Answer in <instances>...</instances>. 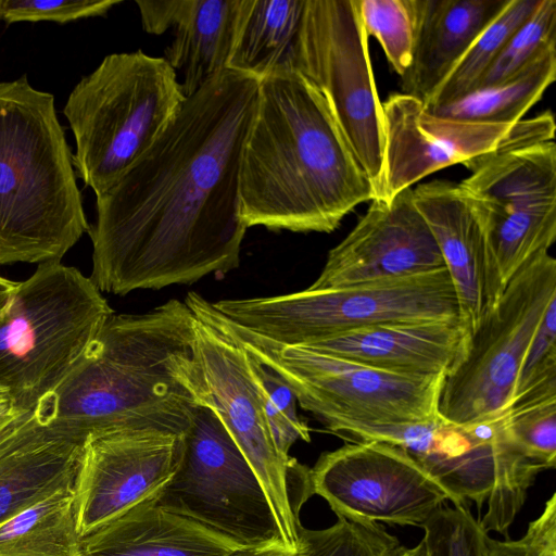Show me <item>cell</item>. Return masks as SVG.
I'll list each match as a JSON object with an SVG mask.
<instances>
[{
    "label": "cell",
    "instance_id": "obj_41",
    "mask_svg": "<svg viewBox=\"0 0 556 556\" xmlns=\"http://www.w3.org/2000/svg\"><path fill=\"white\" fill-rule=\"evenodd\" d=\"M0 20H1V14H0Z\"/></svg>",
    "mask_w": 556,
    "mask_h": 556
},
{
    "label": "cell",
    "instance_id": "obj_17",
    "mask_svg": "<svg viewBox=\"0 0 556 556\" xmlns=\"http://www.w3.org/2000/svg\"><path fill=\"white\" fill-rule=\"evenodd\" d=\"M382 106V172L377 198L390 200L425 177L491 152L517 124H490L437 115L422 100L391 93Z\"/></svg>",
    "mask_w": 556,
    "mask_h": 556
},
{
    "label": "cell",
    "instance_id": "obj_6",
    "mask_svg": "<svg viewBox=\"0 0 556 556\" xmlns=\"http://www.w3.org/2000/svg\"><path fill=\"white\" fill-rule=\"evenodd\" d=\"M185 302L274 370L291 388L300 406L336 435L352 426L413 424L439 415L443 375H399L282 345L231 323L199 293L189 292Z\"/></svg>",
    "mask_w": 556,
    "mask_h": 556
},
{
    "label": "cell",
    "instance_id": "obj_13",
    "mask_svg": "<svg viewBox=\"0 0 556 556\" xmlns=\"http://www.w3.org/2000/svg\"><path fill=\"white\" fill-rule=\"evenodd\" d=\"M184 444L157 504L247 546L281 541L262 483L211 407L195 408Z\"/></svg>",
    "mask_w": 556,
    "mask_h": 556
},
{
    "label": "cell",
    "instance_id": "obj_8",
    "mask_svg": "<svg viewBox=\"0 0 556 556\" xmlns=\"http://www.w3.org/2000/svg\"><path fill=\"white\" fill-rule=\"evenodd\" d=\"M551 111L519 121L494 151L463 165L458 185L485 232L504 291L531 260L556 239V144Z\"/></svg>",
    "mask_w": 556,
    "mask_h": 556
},
{
    "label": "cell",
    "instance_id": "obj_40",
    "mask_svg": "<svg viewBox=\"0 0 556 556\" xmlns=\"http://www.w3.org/2000/svg\"><path fill=\"white\" fill-rule=\"evenodd\" d=\"M13 407L15 406L11 403L9 393L4 389L0 388V416Z\"/></svg>",
    "mask_w": 556,
    "mask_h": 556
},
{
    "label": "cell",
    "instance_id": "obj_20",
    "mask_svg": "<svg viewBox=\"0 0 556 556\" xmlns=\"http://www.w3.org/2000/svg\"><path fill=\"white\" fill-rule=\"evenodd\" d=\"M85 442L42 425L34 414L0 445V523L74 485Z\"/></svg>",
    "mask_w": 556,
    "mask_h": 556
},
{
    "label": "cell",
    "instance_id": "obj_23",
    "mask_svg": "<svg viewBox=\"0 0 556 556\" xmlns=\"http://www.w3.org/2000/svg\"><path fill=\"white\" fill-rule=\"evenodd\" d=\"M305 0H239L226 68L258 80L296 70Z\"/></svg>",
    "mask_w": 556,
    "mask_h": 556
},
{
    "label": "cell",
    "instance_id": "obj_27",
    "mask_svg": "<svg viewBox=\"0 0 556 556\" xmlns=\"http://www.w3.org/2000/svg\"><path fill=\"white\" fill-rule=\"evenodd\" d=\"M540 0H508L480 33L425 103L438 108L475 90L514 31L532 14Z\"/></svg>",
    "mask_w": 556,
    "mask_h": 556
},
{
    "label": "cell",
    "instance_id": "obj_38",
    "mask_svg": "<svg viewBox=\"0 0 556 556\" xmlns=\"http://www.w3.org/2000/svg\"><path fill=\"white\" fill-rule=\"evenodd\" d=\"M16 281L0 276V314L5 308L16 287Z\"/></svg>",
    "mask_w": 556,
    "mask_h": 556
},
{
    "label": "cell",
    "instance_id": "obj_39",
    "mask_svg": "<svg viewBox=\"0 0 556 556\" xmlns=\"http://www.w3.org/2000/svg\"><path fill=\"white\" fill-rule=\"evenodd\" d=\"M392 556H427L426 545L421 540L414 547L401 546Z\"/></svg>",
    "mask_w": 556,
    "mask_h": 556
},
{
    "label": "cell",
    "instance_id": "obj_35",
    "mask_svg": "<svg viewBox=\"0 0 556 556\" xmlns=\"http://www.w3.org/2000/svg\"><path fill=\"white\" fill-rule=\"evenodd\" d=\"M186 0L148 1L136 0L143 29L153 35H162L176 24Z\"/></svg>",
    "mask_w": 556,
    "mask_h": 556
},
{
    "label": "cell",
    "instance_id": "obj_21",
    "mask_svg": "<svg viewBox=\"0 0 556 556\" xmlns=\"http://www.w3.org/2000/svg\"><path fill=\"white\" fill-rule=\"evenodd\" d=\"M85 556H229L252 547L156 502L81 539Z\"/></svg>",
    "mask_w": 556,
    "mask_h": 556
},
{
    "label": "cell",
    "instance_id": "obj_34",
    "mask_svg": "<svg viewBox=\"0 0 556 556\" xmlns=\"http://www.w3.org/2000/svg\"><path fill=\"white\" fill-rule=\"evenodd\" d=\"M483 556H556V493L518 540H494L488 535Z\"/></svg>",
    "mask_w": 556,
    "mask_h": 556
},
{
    "label": "cell",
    "instance_id": "obj_32",
    "mask_svg": "<svg viewBox=\"0 0 556 556\" xmlns=\"http://www.w3.org/2000/svg\"><path fill=\"white\" fill-rule=\"evenodd\" d=\"M552 396H556V299L532 339L509 407Z\"/></svg>",
    "mask_w": 556,
    "mask_h": 556
},
{
    "label": "cell",
    "instance_id": "obj_24",
    "mask_svg": "<svg viewBox=\"0 0 556 556\" xmlns=\"http://www.w3.org/2000/svg\"><path fill=\"white\" fill-rule=\"evenodd\" d=\"M239 0H186L164 59L177 73L186 98L226 70Z\"/></svg>",
    "mask_w": 556,
    "mask_h": 556
},
{
    "label": "cell",
    "instance_id": "obj_11",
    "mask_svg": "<svg viewBox=\"0 0 556 556\" xmlns=\"http://www.w3.org/2000/svg\"><path fill=\"white\" fill-rule=\"evenodd\" d=\"M193 312V311H192ZM197 317V352L205 402L219 417L257 476L269 501L282 543L300 548L299 511L313 495L309 468L277 447L261 387L243 346L218 325Z\"/></svg>",
    "mask_w": 556,
    "mask_h": 556
},
{
    "label": "cell",
    "instance_id": "obj_22",
    "mask_svg": "<svg viewBox=\"0 0 556 556\" xmlns=\"http://www.w3.org/2000/svg\"><path fill=\"white\" fill-rule=\"evenodd\" d=\"M508 0H419V23L402 93L426 103L480 33Z\"/></svg>",
    "mask_w": 556,
    "mask_h": 556
},
{
    "label": "cell",
    "instance_id": "obj_7",
    "mask_svg": "<svg viewBox=\"0 0 556 556\" xmlns=\"http://www.w3.org/2000/svg\"><path fill=\"white\" fill-rule=\"evenodd\" d=\"M114 312L90 277L61 261L38 264L0 314V388L31 410L73 369Z\"/></svg>",
    "mask_w": 556,
    "mask_h": 556
},
{
    "label": "cell",
    "instance_id": "obj_28",
    "mask_svg": "<svg viewBox=\"0 0 556 556\" xmlns=\"http://www.w3.org/2000/svg\"><path fill=\"white\" fill-rule=\"evenodd\" d=\"M367 36L382 47L401 77L410 66L418 31L419 0H357Z\"/></svg>",
    "mask_w": 556,
    "mask_h": 556
},
{
    "label": "cell",
    "instance_id": "obj_15",
    "mask_svg": "<svg viewBox=\"0 0 556 556\" xmlns=\"http://www.w3.org/2000/svg\"><path fill=\"white\" fill-rule=\"evenodd\" d=\"M184 435L130 429L88 438L73 485L80 539L156 502L180 466Z\"/></svg>",
    "mask_w": 556,
    "mask_h": 556
},
{
    "label": "cell",
    "instance_id": "obj_29",
    "mask_svg": "<svg viewBox=\"0 0 556 556\" xmlns=\"http://www.w3.org/2000/svg\"><path fill=\"white\" fill-rule=\"evenodd\" d=\"M552 48H556V1L540 0L532 14L509 37L477 88L518 75Z\"/></svg>",
    "mask_w": 556,
    "mask_h": 556
},
{
    "label": "cell",
    "instance_id": "obj_33",
    "mask_svg": "<svg viewBox=\"0 0 556 556\" xmlns=\"http://www.w3.org/2000/svg\"><path fill=\"white\" fill-rule=\"evenodd\" d=\"M121 0H0L1 20L16 22L68 23L105 15Z\"/></svg>",
    "mask_w": 556,
    "mask_h": 556
},
{
    "label": "cell",
    "instance_id": "obj_1",
    "mask_svg": "<svg viewBox=\"0 0 556 556\" xmlns=\"http://www.w3.org/2000/svg\"><path fill=\"white\" fill-rule=\"evenodd\" d=\"M258 79L224 70L186 98L139 160L97 197L90 279L125 295L239 266L248 229L239 173Z\"/></svg>",
    "mask_w": 556,
    "mask_h": 556
},
{
    "label": "cell",
    "instance_id": "obj_3",
    "mask_svg": "<svg viewBox=\"0 0 556 556\" xmlns=\"http://www.w3.org/2000/svg\"><path fill=\"white\" fill-rule=\"evenodd\" d=\"M248 228L331 232L376 198L325 97L299 71L258 80L239 173Z\"/></svg>",
    "mask_w": 556,
    "mask_h": 556
},
{
    "label": "cell",
    "instance_id": "obj_5",
    "mask_svg": "<svg viewBox=\"0 0 556 556\" xmlns=\"http://www.w3.org/2000/svg\"><path fill=\"white\" fill-rule=\"evenodd\" d=\"M185 100L164 58L140 50L106 55L63 109L75 140L76 176L96 197L106 192L166 130Z\"/></svg>",
    "mask_w": 556,
    "mask_h": 556
},
{
    "label": "cell",
    "instance_id": "obj_12",
    "mask_svg": "<svg viewBox=\"0 0 556 556\" xmlns=\"http://www.w3.org/2000/svg\"><path fill=\"white\" fill-rule=\"evenodd\" d=\"M368 38L357 0H305L296 71L325 97L377 198L382 172V106Z\"/></svg>",
    "mask_w": 556,
    "mask_h": 556
},
{
    "label": "cell",
    "instance_id": "obj_19",
    "mask_svg": "<svg viewBox=\"0 0 556 556\" xmlns=\"http://www.w3.org/2000/svg\"><path fill=\"white\" fill-rule=\"evenodd\" d=\"M465 337L460 321L393 323L352 330L302 348L388 372L434 377L446 375Z\"/></svg>",
    "mask_w": 556,
    "mask_h": 556
},
{
    "label": "cell",
    "instance_id": "obj_14",
    "mask_svg": "<svg viewBox=\"0 0 556 556\" xmlns=\"http://www.w3.org/2000/svg\"><path fill=\"white\" fill-rule=\"evenodd\" d=\"M313 494L337 515L361 523L422 526L450 495L400 446L349 442L324 453L309 468Z\"/></svg>",
    "mask_w": 556,
    "mask_h": 556
},
{
    "label": "cell",
    "instance_id": "obj_37",
    "mask_svg": "<svg viewBox=\"0 0 556 556\" xmlns=\"http://www.w3.org/2000/svg\"><path fill=\"white\" fill-rule=\"evenodd\" d=\"M300 548L294 549L288 547L281 541H274L267 544L240 549L229 556H298Z\"/></svg>",
    "mask_w": 556,
    "mask_h": 556
},
{
    "label": "cell",
    "instance_id": "obj_16",
    "mask_svg": "<svg viewBox=\"0 0 556 556\" xmlns=\"http://www.w3.org/2000/svg\"><path fill=\"white\" fill-rule=\"evenodd\" d=\"M442 268H446L443 256L408 188L390 200L372 199L355 227L329 251L320 275L308 288L337 289Z\"/></svg>",
    "mask_w": 556,
    "mask_h": 556
},
{
    "label": "cell",
    "instance_id": "obj_25",
    "mask_svg": "<svg viewBox=\"0 0 556 556\" xmlns=\"http://www.w3.org/2000/svg\"><path fill=\"white\" fill-rule=\"evenodd\" d=\"M0 556H85L75 523L73 485L0 523Z\"/></svg>",
    "mask_w": 556,
    "mask_h": 556
},
{
    "label": "cell",
    "instance_id": "obj_10",
    "mask_svg": "<svg viewBox=\"0 0 556 556\" xmlns=\"http://www.w3.org/2000/svg\"><path fill=\"white\" fill-rule=\"evenodd\" d=\"M555 299L556 260L546 252L511 278L496 304L466 333L443 378L441 417L468 426L505 414L532 339Z\"/></svg>",
    "mask_w": 556,
    "mask_h": 556
},
{
    "label": "cell",
    "instance_id": "obj_9",
    "mask_svg": "<svg viewBox=\"0 0 556 556\" xmlns=\"http://www.w3.org/2000/svg\"><path fill=\"white\" fill-rule=\"evenodd\" d=\"M213 307L231 323L287 346H306L372 326L413 321H460L446 268L433 273L337 289L219 300Z\"/></svg>",
    "mask_w": 556,
    "mask_h": 556
},
{
    "label": "cell",
    "instance_id": "obj_26",
    "mask_svg": "<svg viewBox=\"0 0 556 556\" xmlns=\"http://www.w3.org/2000/svg\"><path fill=\"white\" fill-rule=\"evenodd\" d=\"M555 78L556 48H552L518 75L428 110L455 119L513 125L523 119Z\"/></svg>",
    "mask_w": 556,
    "mask_h": 556
},
{
    "label": "cell",
    "instance_id": "obj_18",
    "mask_svg": "<svg viewBox=\"0 0 556 556\" xmlns=\"http://www.w3.org/2000/svg\"><path fill=\"white\" fill-rule=\"evenodd\" d=\"M413 194L453 280L467 333L503 293L485 232L458 184L435 179Z\"/></svg>",
    "mask_w": 556,
    "mask_h": 556
},
{
    "label": "cell",
    "instance_id": "obj_4",
    "mask_svg": "<svg viewBox=\"0 0 556 556\" xmlns=\"http://www.w3.org/2000/svg\"><path fill=\"white\" fill-rule=\"evenodd\" d=\"M53 94L0 83V265L61 261L88 232Z\"/></svg>",
    "mask_w": 556,
    "mask_h": 556
},
{
    "label": "cell",
    "instance_id": "obj_30",
    "mask_svg": "<svg viewBox=\"0 0 556 556\" xmlns=\"http://www.w3.org/2000/svg\"><path fill=\"white\" fill-rule=\"evenodd\" d=\"M298 556H392L400 541L381 523H361L338 518L332 526L311 530L301 526Z\"/></svg>",
    "mask_w": 556,
    "mask_h": 556
},
{
    "label": "cell",
    "instance_id": "obj_2",
    "mask_svg": "<svg viewBox=\"0 0 556 556\" xmlns=\"http://www.w3.org/2000/svg\"><path fill=\"white\" fill-rule=\"evenodd\" d=\"M195 324L176 299L146 313H113L35 416L83 442L130 429L184 435L205 402Z\"/></svg>",
    "mask_w": 556,
    "mask_h": 556
},
{
    "label": "cell",
    "instance_id": "obj_36",
    "mask_svg": "<svg viewBox=\"0 0 556 556\" xmlns=\"http://www.w3.org/2000/svg\"><path fill=\"white\" fill-rule=\"evenodd\" d=\"M33 415L31 410L16 407L0 416V445L9 440Z\"/></svg>",
    "mask_w": 556,
    "mask_h": 556
},
{
    "label": "cell",
    "instance_id": "obj_31",
    "mask_svg": "<svg viewBox=\"0 0 556 556\" xmlns=\"http://www.w3.org/2000/svg\"><path fill=\"white\" fill-rule=\"evenodd\" d=\"M506 431L515 445L543 470L556 465V396L509 407Z\"/></svg>",
    "mask_w": 556,
    "mask_h": 556
}]
</instances>
